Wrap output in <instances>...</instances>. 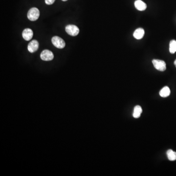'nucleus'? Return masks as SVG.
<instances>
[{"label": "nucleus", "instance_id": "9b49d317", "mask_svg": "<svg viewBox=\"0 0 176 176\" xmlns=\"http://www.w3.org/2000/svg\"><path fill=\"white\" fill-rule=\"evenodd\" d=\"M170 94V89L169 87L167 86L163 88L160 92V95L163 98H166Z\"/></svg>", "mask_w": 176, "mask_h": 176}, {"label": "nucleus", "instance_id": "39448f33", "mask_svg": "<svg viewBox=\"0 0 176 176\" xmlns=\"http://www.w3.org/2000/svg\"><path fill=\"white\" fill-rule=\"evenodd\" d=\"M40 57L42 60L45 61H49L53 60L54 58V55L51 51L45 49L41 52L40 54Z\"/></svg>", "mask_w": 176, "mask_h": 176}, {"label": "nucleus", "instance_id": "2eb2a0df", "mask_svg": "<svg viewBox=\"0 0 176 176\" xmlns=\"http://www.w3.org/2000/svg\"><path fill=\"white\" fill-rule=\"evenodd\" d=\"M174 65H175V66H176V60H175V62H174Z\"/></svg>", "mask_w": 176, "mask_h": 176}, {"label": "nucleus", "instance_id": "423d86ee", "mask_svg": "<svg viewBox=\"0 0 176 176\" xmlns=\"http://www.w3.org/2000/svg\"><path fill=\"white\" fill-rule=\"evenodd\" d=\"M39 48V43L36 40H33L29 42L28 46V49L29 52L34 53L37 51Z\"/></svg>", "mask_w": 176, "mask_h": 176}, {"label": "nucleus", "instance_id": "f8f14e48", "mask_svg": "<svg viewBox=\"0 0 176 176\" xmlns=\"http://www.w3.org/2000/svg\"><path fill=\"white\" fill-rule=\"evenodd\" d=\"M166 154L169 160L171 161L176 160V152H174L172 150H168Z\"/></svg>", "mask_w": 176, "mask_h": 176}, {"label": "nucleus", "instance_id": "f257e3e1", "mask_svg": "<svg viewBox=\"0 0 176 176\" xmlns=\"http://www.w3.org/2000/svg\"><path fill=\"white\" fill-rule=\"evenodd\" d=\"M40 11L36 7H32L28 12V18L31 21H35L39 18Z\"/></svg>", "mask_w": 176, "mask_h": 176}, {"label": "nucleus", "instance_id": "4468645a", "mask_svg": "<svg viewBox=\"0 0 176 176\" xmlns=\"http://www.w3.org/2000/svg\"><path fill=\"white\" fill-rule=\"evenodd\" d=\"M55 0H45V3L48 5H51L53 4Z\"/></svg>", "mask_w": 176, "mask_h": 176}, {"label": "nucleus", "instance_id": "7ed1b4c3", "mask_svg": "<svg viewBox=\"0 0 176 176\" xmlns=\"http://www.w3.org/2000/svg\"><path fill=\"white\" fill-rule=\"evenodd\" d=\"M67 34L72 36H76L79 33V29L76 25H68L65 28Z\"/></svg>", "mask_w": 176, "mask_h": 176}, {"label": "nucleus", "instance_id": "ddd939ff", "mask_svg": "<svg viewBox=\"0 0 176 176\" xmlns=\"http://www.w3.org/2000/svg\"><path fill=\"white\" fill-rule=\"evenodd\" d=\"M170 52L172 54H175L176 52V41L173 40L170 41L169 44Z\"/></svg>", "mask_w": 176, "mask_h": 176}, {"label": "nucleus", "instance_id": "20e7f679", "mask_svg": "<svg viewBox=\"0 0 176 176\" xmlns=\"http://www.w3.org/2000/svg\"><path fill=\"white\" fill-rule=\"evenodd\" d=\"M152 63L153 64L155 68L158 71L163 72L166 71V63L164 61L157 59H154L152 61Z\"/></svg>", "mask_w": 176, "mask_h": 176}, {"label": "nucleus", "instance_id": "6e6552de", "mask_svg": "<svg viewBox=\"0 0 176 176\" xmlns=\"http://www.w3.org/2000/svg\"><path fill=\"white\" fill-rule=\"evenodd\" d=\"M135 6L138 10L144 11L146 9L147 5L145 3L141 0H136L135 2Z\"/></svg>", "mask_w": 176, "mask_h": 176}, {"label": "nucleus", "instance_id": "0eeeda50", "mask_svg": "<svg viewBox=\"0 0 176 176\" xmlns=\"http://www.w3.org/2000/svg\"><path fill=\"white\" fill-rule=\"evenodd\" d=\"M34 35L33 31L31 28H25L22 33L23 37L25 41H29L32 39Z\"/></svg>", "mask_w": 176, "mask_h": 176}, {"label": "nucleus", "instance_id": "dca6fc26", "mask_svg": "<svg viewBox=\"0 0 176 176\" xmlns=\"http://www.w3.org/2000/svg\"><path fill=\"white\" fill-rule=\"evenodd\" d=\"M62 1H68V0H62Z\"/></svg>", "mask_w": 176, "mask_h": 176}, {"label": "nucleus", "instance_id": "9d476101", "mask_svg": "<svg viewBox=\"0 0 176 176\" xmlns=\"http://www.w3.org/2000/svg\"><path fill=\"white\" fill-rule=\"evenodd\" d=\"M142 112V110L140 106L137 105L134 108L133 110V117L135 119H138L140 117L141 113Z\"/></svg>", "mask_w": 176, "mask_h": 176}, {"label": "nucleus", "instance_id": "f03ea898", "mask_svg": "<svg viewBox=\"0 0 176 176\" xmlns=\"http://www.w3.org/2000/svg\"><path fill=\"white\" fill-rule=\"evenodd\" d=\"M51 42L55 47L58 48L62 49L65 47L66 44L64 40L59 36L53 37L51 39Z\"/></svg>", "mask_w": 176, "mask_h": 176}, {"label": "nucleus", "instance_id": "1a4fd4ad", "mask_svg": "<svg viewBox=\"0 0 176 176\" xmlns=\"http://www.w3.org/2000/svg\"><path fill=\"white\" fill-rule=\"evenodd\" d=\"M144 35V29L142 28H139L134 31L133 36L137 40L141 39L143 37Z\"/></svg>", "mask_w": 176, "mask_h": 176}]
</instances>
